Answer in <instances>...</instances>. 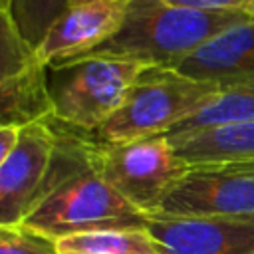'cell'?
<instances>
[{
	"label": "cell",
	"instance_id": "44dd1931",
	"mask_svg": "<svg viewBox=\"0 0 254 254\" xmlns=\"http://www.w3.org/2000/svg\"><path fill=\"white\" fill-rule=\"evenodd\" d=\"M0 125H2V123H0Z\"/></svg>",
	"mask_w": 254,
	"mask_h": 254
},
{
	"label": "cell",
	"instance_id": "3957f363",
	"mask_svg": "<svg viewBox=\"0 0 254 254\" xmlns=\"http://www.w3.org/2000/svg\"><path fill=\"white\" fill-rule=\"evenodd\" d=\"M218 91L216 85L192 79L175 67L145 65L121 107L91 137L101 143H127L167 135Z\"/></svg>",
	"mask_w": 254,
	"mask_h": 254
},
{
	"label": "cell",
	"instance_id": "5b68a950",
	"mask_svg": "<svg viewBox=\"0 0 254 254\" xmlns=\"http://www.w3.org/2000/svg\"><path fill=\"white\" fill-rule=\"evenodd\" d=\"M87 165L147 216L155 214L171 189L189 171L167 135L127 143H101L83 133Z\"/></svg>",
	"mask_w": 254,
	"mask_h": 254
},
{
	"label": "cell",
	"instance_id": "5bb4252c",
	"mask_svg": "<svg viewBox=\"0 0 254 254\" xmlns=\"http://www.w3.org/2000/svg\"><path fill=\"white\" fill-rule=\"evenodd\" d=\"M60 254H159L147 228H105L56 240Z\"/></svg>",
	"mask_w": 254,
	"mask_h": 254
},
{
	"label": "cell",
	"instance_id": "9c48e42d",
	"mask_svg": "<svg viewBox=\"0 0 254 254\" xmlns=\"http://www.w3.org/2000/svg\"><path fill=\"white\" fill-rule=\"evenodd\" d=\"M147 230L155 238L159 254H254V214H151Z\"/></svg>",
	"mask_w": 254,
	"mask_h": 254
},
{
	"label": "cell",
	"instance_id": "e0dca14e",
	"mask_svg": "<svg viewBox=\"0 0 254 254\" xmlns=\"http://www.w3.org/2000/svg\"><path fill=\"white\" fill-rule=\"evenodd\" d=\"M175 6L204 10V12H250L254 0H165Z\"/></svg>",
	"mask_w": 254,
	"mask_h": 254
},
{
	"label": "cell",
	"instance_id": "9a60e30c",
	"mask_svg": "<svg viewBox=\"0 0 254 254\" xmlns=\"http://www.w3.org/2000/svg\"><path fill=\"white\" fill-rule=\"evenodd\" d=\"M71 0H0L24 40L36 50L48 28L69 8Z\"/></svg>",
	"mask_w": 254,
	"mask_h": 254
},
{
	"label": "cell",
	"instance_id": "52a82bcc",
	"mask_svg": "<svg viewBox=\"0 0 254 254\" xmlns=\"http://www.w3.org/2000/svg\"><path fill=\"white\" fill-rule=\"evenodd\" d=\"M50 115L46 65L0 6V123L22 127Z\"/></svg>",
	"mask_w": 254,
	"mask_h": 254
},
{
	"label": "cell",
	"instance_id": "30bf717a",
	"mask_svg": "<svg viewBox=\"0 0 254 254\" xmlns=\"http://www.w3.org/2000/svg\"><path fill=\"white\" fill-rule=\"evenodd\" d=\"M127 4L129 0H91L69 6L38 44V60L58 65L91 54L121 28Z\"/></svg>",
	"mask_w": 254,
	"mask_h": 254
},
{
	"label": "cell",
	"instance_id": "ffe728a7",
	"mask_svg": "<svg viewBox=\"0 0 254 254\" xmlns=\"http://www.w3.org/2000/svg\"><path fill=\"white\" fill-rule=\"evenodd\" d=\"M248 16H250V22H252V24H254V6H252V10H250V12H248Z\"/></svg>",
	"mask_w": 254,
	"mask_h": 254
},
{
	"label": "cell",
	"instance_id": "ac0fdd59",
	"mask_svg": "<svg viewBox=\"0 0 254 254\" xmlns=\"http://www.w3.org/2000/svg\"><path fill=\"white\" fill-rule=\"evenodd\" d=\"M20 137V127L16 125H0V167L16 147Z\"/></svg>",
	"mask_w": 254,
	"mask_h": 254
},
{
	"label": "cell",
	"instance_id": "6da1fadb",
	"mask_svg": "<svg viewBox=\"0 0 254 254\" xmlns=\"http://www.w3.org/2000/svg\"><path fill=\"white\" fill-rule=\"evenodd\" d=\"M52 123L56 149L50 175L42 196L22 224L52 240L105 228H147L149 216L87 165L83 135L71 127L64 133L54 117Z\"/></svg>",
	"mask_w": 254,
	"mask_h": 254
},
{
	"label": "cell",
	"instance_id": "8fae6325",
	"mask_svg": "<svg viewBox=\"0 0 254 254\" xmlns=\"http://www.w3.org/2000/svg\"><path fill=\"white\" fill-rule=\"evenodd\" d=\"M177 71L228 89L254 81V24H236L175 65Z\"/></svg>",
	"mask_w": 254,
	"mask_h": 254
},
{
	"label": "cell",
	"instance_id": "7c38bea8",
	"mask_svg": "<svg viewBox=\"0 0 254 254\" xmlns=\"http://www.w3.org/2000/svg\"><path fill=\"white\" fill-rule=\"evenodd\" d=\"M169 141L189 167L224 161H250L254 159V121L169 137Z\"/></svg>",
	"mask_w": 254,
	"mask_h": 254
},
{
	"label": "cell",
	"instance_id": "4fadbf2b",
	"mask_svg": "<svg viewBox=\"0 0 254 254\" xmlns=\"http://www.w3.org/2000/svg\"><path fill=\"white\" fill-rule=\"evenodd\" d=\"M254 121V81L220 89L210 101H206L196 113L179 123L175 129L167 133V137L189 135L220 125Z\"/></svg>",
	"mask_w": 254,
	"mask_h": 254
},
{
	"label": "cell",
	"instance_id": "7a4b0ae2",
	"mask_svg": "<svg viewBox=\"0 0 254 254\" xmlns=\"http://www.w3.org/2000/svg\"><path fill=\"white\" fill-rule=\"evenodd\" d=\"M242 22H250L248 12H204L165 0H129L121 28L87 56L175 67L210 38Z\"/></svg>",
	"mask_w": 254,
	"mask_h": 254
},
{
	"label": "cell",
	"instance_id": "d6986e66",
	"mask_svg": "<svg viewBox=\"0 0 254 254\" xmlns=\"http://www.w3.org/2000/svg\"><path fill=\"white\" fill-rule=\"evenodd\" d=\"M83 2H91V0H71L69 6H75V4H83Z\"/></svg>",
	"mask_w": 254,
	"mask_h": 254
},
{
	"label": "cell",
	"instance_id": "277c9868",
	"mask_svg": "<svg viewBox=\"0 0 254 254\" xmlns=\"http://www.w3.org/2000/svg\"><path fill=\"white\" fill-rule=\"evenodd\" d=\"M143 67L139 62L105 56L46 65L52 117L65 127L93 133L121 107Z\"/></svg>",
	"mask_w": 254,
	"mask_h": 254
},
{
	"label": "cell",
	"instance_id": "2e32d148",
	"mask_svg": "<svg viewBox=\"0 0 254 254\" xmlns=\"http://www.w3.org/2000/svg\"><path fill=\"white\" fill-rule=\"evenodd\" d=\"M0 254H60L56 240L24 226H0Z\"/></svg>",
	"mask_w": 254,
	"mask_h": 254
},
{
	"label": "cell",
	"instance_id": "8992f818",
	"mask_svg": "<svg viewBox=\"0 0 254 254\" xmlns=\"http://www.w3.org/2000/svg\"><path fill=\"white\" fill-rule=\"evenodd\" d=\"M155 214L242 216L254 214V159L190 165Z\"/></svg>",
	"mask_w": 254,
	"mask_h": 254
},
{
	"label": "cell",
	"instance_id": "ba28073f",
	"mask_svg": "<svg viewBox=\"0 0 254 254\" xmlns=\"http://www.w3.org/2000/svg\"><path fill=\"white\" fill-rule=\"evenodd\" d=\"M56 131L52 117L20 127V137L0 167V226L22 224L44 192Z\"/></svg>",
	"mask_w": 254,
	"mask_h": 254
}]
</instances>
